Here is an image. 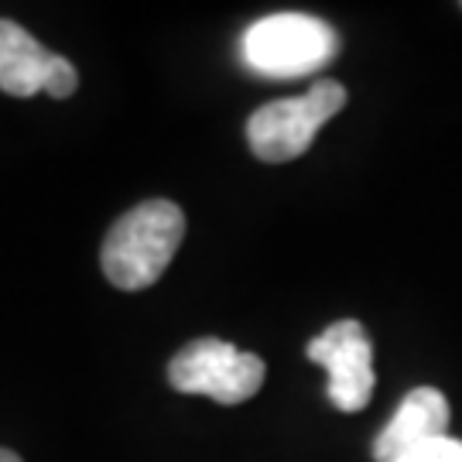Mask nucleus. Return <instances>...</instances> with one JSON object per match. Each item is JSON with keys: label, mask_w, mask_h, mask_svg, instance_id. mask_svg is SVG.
<instances>
[{"label": "nucleus", "mask_w": 462, "mask_h": 462, "mask_svg": "<svg viewBox=\"0 0 462 462\" xmlns=\"http://www.w3.org/2000/svg\"><path fill=\"white\" fill-rule=\"evenodd\" d=\"M182 236V209L171 199H148L110 226L99 250L103 274L120 291H144L168 271Z\"/></svg>", "instance_id": "obj_1"}, {"label": "nucleus", "mask_w": 462, "mask_h": 462, "mask_svg": "<svg viewBox=\"0 0 462 462\" xmlns=\"http://www.w3.org/2000/svg\"><path fill=\"white\" fill-rule=\"evenodd\" d=\"M76 86H79V72L72 69L66 55H55L51 59V69H49V83H45V93L55 99H66L76 93Z\"/></svg>", "instance_id": "obj_8"}, {"label": "nucleus", "mask_w": 462, "mask_h": 462, "mask_svg": "<svg viewBox=\"0 0 462 462\" xmlns=\"http://www.w3.org/2000/svg\"><path fill=\"white\" fill-rule=\"evenodd\" d=\"M309 360L326 366L329 374V401L339 411H364L374 397V346L356 319L332 322L309 343Z\"/></svg>", "instance_id": "obj_5"}, {"label": "nucleus", "mask_w": 462, "mask_h": 462, "mask_svg": "<svg viewBox=\"0 0 462 462\" xmlns=\"http://www.w3.org/2000/svg\"><path fill=\"white\" fill-rule=\"evenodd\" d=\"M404 462H462V442L452 439V435H446V439H439V442H431V446L411 452Z\"/></svg>", "instance_id": "obj_9"}, {"label": "nucleus", "mask_w": 462, "mask_h": 462, "mask_svg": "<svg viewBox=\"0 0 462 462\" xmlns=\"http://www.w3.org/2000/svg\"><path fill=\"white\" fill-rule=\"evenodd\" d=\"M168 383L182 394L213 397L219 404H244L264 387V360L226 339H196L168 364Z\"/></svg>", "instance_id": "obj_4"}, {"label": "nucleus", "mask_w": 462, "mask_h": 462, "mask_svg": "<svg viewBox=\"0 0 462 462\" xmlns=\"http://www.w3.org/2000/svg\"><path fill=\"white\" fill-rule=\"evenodd\" d=\"M448 435V401L435 387H414L401 401L394 418L383 425L374 442L377 462H404L411 452L431 446Z\"/></svg>", "instance_id": "obj_6"}, {"label": "nucleus", "mask_w": 462, "mask_h": 462, "mask_svg": "<svg viewBox=\"0 0 462 462\" xmlns=\"http://www.w3.org/2000/svg\"><path fill=\"white\" fill-rule=\"evenodd\" d=\"M240 51H244V62L257 76L298 79V76L329 66L339 51V38L322 17L284 11V14L254 21L244 32Z\"/></svg>", "instance_id": "obj_2"}, {"label": "nucleus", "mask_w": 462, "mask_h": 462, "mask_svg": "<svg viewBox=\"0 0 462 462\" xmlns=\"http://www.w3.org/2000/svg\"><path fill=\"white\" fill-rule=\"evenodd\" d=\"M55 51H45L32 32L0 17V89L7 97L28 99L45 93Z\"/></svg>", "instance_id": "obj_7"}, {"label": "nucleus", "mask_w": 462, "mask_h": 462, "mask_svg": "<svg viewBox=\"0 0 462 462\" xmlns=\"http://www.w3.org/2000/svg\"><path fill=\"white\" fill-rule=\"evenodd\" d=\"M0 462H21V456L11 452V448H0Z\"/></svg>", "instance_id": "obj_10"}, {"label": "nucleus", "mask_w": 462, "mask_h": 462, "mask_svg": "<svg viewBox=\"0 0 462 462\" xmlns=\"http://www.w3.org/2000/svg\"><path fill=\"white\" fill-rule=\"evenodd\" d=\"M343 106H346V86L336 83V79L315 83L305 97L267 103L247 120L250 151L271 165L301 158L312 148L322 124H329Z\"/></svg>", "instance_id": "obj_3"}]
</instances>
